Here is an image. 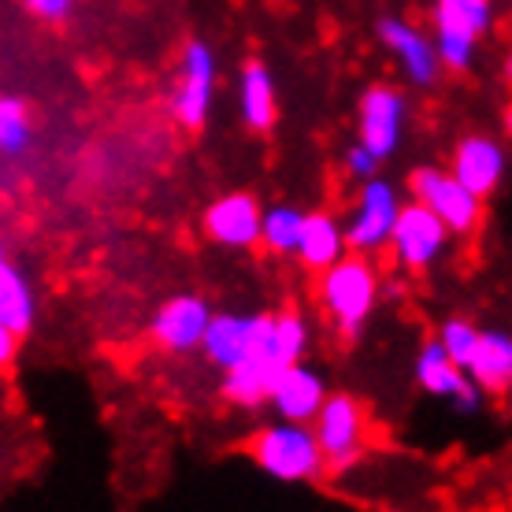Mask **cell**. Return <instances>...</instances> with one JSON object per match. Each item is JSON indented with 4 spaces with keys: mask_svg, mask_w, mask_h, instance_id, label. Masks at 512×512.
<instances>
[{
    "mask_svg": "<svg viewBox=\"0 0 512 512\" xmlns=\"http://www.w3.org/2000/svg\"><path fill=\"white\" fill-rule=\"evenodd\" d=\"M475 338H479V327H475L468 316H449V320L438 323V334H435L438 349H442L457 368L468 364V357H472V349H475Z\"/></svg>",
    "mask_w": 512,
    "mask_h": 512,
    "instance_id": "25",
    "label": "cell"
},
{
    "mask_svg": "<svg viewBox=\"0 0 512 512\" xmlns=\"http://www.w3.org/2000/svg\"><path fill=\"white\" fill-rule=\"evenodd\" d=\"M409 190H412V201L427 208L449 234H461L464 238L483 219V201L464 190L446 167H435V164L416 167L409 175Z\"/></svg>",
    "mask_w": 512,
    "mask_h": 512,
    "instance_id": "7",
    "label": "cell"
},
{
    "mask_svg": "<svg viewBox=\"0 0 512 512\" xmlns=\"http://www.w3.org/2000/svg\"><path fill=\"white\" fill-rule=\"evenodd\" d=\"M312 435L323 453V468L334 475L349 472L368 449V409L346 390H331L312 416Z\"/></svg>",
    "mask_w": 512,
    "mask_h": 512,
    "instance_id": "3",
    "label": "cell"
},
{
    "mask_svg": "<svg viewBox=\"0 0 512 512\" xmlns=\"http://www.w3.org/2000/svg\"><path fill=\"white\" fill-rule=\"evenodd\" d=\"M412 375H416L423 394H431L435 401H446L449 409L461 412V416H475V412L483 409V401H487V394L472 383V375L464 372V368H457L438 349L435 338H427L420 346L416 364H412Z\"/></svg>",
    "mask_w": 512,
    "mask_h": 512,
    "instance_id": "11",
    "label": "cell"
},
{
    "mask_svg": "<svg viewBox=\"0 0 512 512\" xmlns=\"http://www.w3.org/2000/svg\"><path fill=\"white\" fill-rule=\"evenodd\" d=\"M316 301L342 338H360L383 301V275L372 264V256L346 253L331 268L320 271Z\"/></svg>",
    "mask_w": 512,
    "mask_h": 512,
    "instance_id": "1",
    "label": "cell"
},
{
    "mask_svg": "<svg viewBox=\"0 0 512 512\" xmlns=\"http://www.w3.org/2000/svg\"><path fill=\"white\" fill-rule=\"evenodd\" d=\"M260 212L264 205L256 201L253 193L231 190L216 197L201 216V231L216 249L227 253H249L260 242Z\"/></svg>",
    "mask_w": 512,
    "mask_h": 512,
    "instance_id": "13",
    "label": "cell"
},
{
    "mask_svg": "<svg viewBox=\"0 0 512 512\" xmlns=\"http://www.w3.org/2000/svg\"><path fill=\"white\" fill-rule=\"evenodd\" d=\"M449 238L453 234L427 208L409 201V205H401V212H397V223L394 231H390L386 249H390V256H394V264L401 271L423 275V271H431L446 256Z\"/></svg>",
    "mask_w": 512,
    "mask_h": 512,
    "instance_id": "10",
    "label": "cell"
},
{
    "mask_svg": "<svg viewBox=\"0 0 512 512\" xmlns=\"http://www.w3.org/2000/svg\"><path fill=\"white\" fill-rule=\"evenodd\" d=\"M212 320V305L201 294H175L167 297L164 305H156L153 320H149V338L164 353L186 357L201 349V338Z\"/></svg>",
    "mask_w": 512,
    "mask_h": 512,
    "instance_id": "14",
    "label": "cell"
},
{
    "mask_svg": "<svg viewBox=\"0 0 512 512\" xmlns=\"http://www.w3.org/2000/svg\"><path fill=\"white\" fill-rule=\"evenodd\" d=\"M0 320L19 338L34 331V323H38V294L26 279V271L4 253V245H0Z\"/></svg>",
    "mask_w": 512,
    "mask_h": 512,
    "instance_id": "20",
    "label": "cell"
},
{
    "mask_svg": "<svg viewBox=\"0 0 512 512\" xmlns=\"http://www.w3.org/2000/svg\"><path fill=\"white\" fill-rule=\"evenodd\" d=\"M238 112L253 134H268L279 123V86L268 64L249 60L238 78Z\"/></svg>",
    "mask_w": 512,
    "mask_h": 512,
    "instance_id": "17",
    "label": "cell"
},
{
    "mask_svg": "<svg viewBox=\"0 0 512 512\" xmlns=\"http://www.w3.org/2000/svg\"><path fill=\"white\" fill-rule=\"evenodd\" d=\"M30 145H34V119L26 101L15 93H0V156L19 160L30 153Z\"/></svg>",
    "mask_w": 512,
    "mask_h": 512,
    "instance_id": "24",
    "label": "cell"
},
{
    "mask_svg": "<svg viewBox=\"0 0 512 512\" xmlns=\"http://www.w3.org/2000/svg\"><path fill=\"white\" fill-rule=\"evenodd\" d=\"M405 123H409V97L397 86H368L357 104V145L386 164L405 141Z\"/></svg>",
    "mask_w": 512,
    "mask_h": 512,
    "instance_id": "8",
    "label": "cell"
},
{
    "mask_svg": "<svg viewBox=\"0 0 512 512\" xmlns=\"http://www.w3.org/2000/svg\"><path fill=\"white\" fill-rule=\"evenodd\" d=\"M464 372L472 375V383L483 390V394H509L512 386V338L505 331H483L479 327V338H475V349Z\"/></svg>",
    "mask_w": 512,
    "mask_h": 512,
    "instance_id": "18",
    "label": "cell"
},
{
    "mask_svg": "<svg viewBox=\"0 0 512 512\" xmlns=\"http://www.w3.org/2000/svg\"><path fill=\"white\" fill-rule=\"evenodd\" d=\"M305 212L297 205H271L260 212V249L271 256H294Z\"/></svg>",
    "mask_w": 512,
    "mask_h": 512,
    "instance_id": "23",
    "label": "cell"
},
{
    "mask_svg": "<svg viewBox=\"0 0 512 512\" xmlns=\"http://www.w3.org/2000/svg\"><path fill=\"white\" fill-rule=\"evenodd\" d=\"M249 457L260 472L286 483V487H305V483H320L327 468H323V453L316 446V435L308 423L275 420L264 423L253 438H249Z\"/></svg>",
    "mask_w": 512,
    "mask_h": 512,
    "instance_id": "2",
    "label": "cell"
},
{
    "mask_svg": "<svg viewBox=\"0 0 512 512\" xmlns=\"http://www.w3.org/2000/svg\"><path fill=\"white\" fill-rule=\"evenodd\" d=\"M308 346H312V323L301 308H282V312H271V327H268V342L260 349V360H268L275 368H290L297 360L308 357Z\"/></svg>",
    "mask_w": 512,
    "mask_h": 512,
    "instance_id": "21",
    "label": "cell"
},
{
    "mask_svg": "<svg viewBox=\"0 0 512 512\" xmlns=\"http://www.w3.org/2000/svg\"><path fill=\"white\" fill-rule=\"evenodd\" d=\"M435 52L442 71L464 75L494 26V0H435Z\"/></svg>",
    "mask_w": 512,
    "mask_h": 512,
    "instance_id": "4",
    "label": "cell"
},
{
    "mask_svg": "<svg viewBox=\"0 0 512 512\" xmlns=\"http://www.w3.org/2000/svg\"><path fill=\"white\" fill-rule=\"evenodd\" d=\"M375 38H379V45L397 60V67H401V75H405L409 86L427 90V86L438 82L442 64H438L435 41H431V34H423L416 23L397 19V15H383V19L375 23Z\"/></svg>",
    "mask_w": 512,
    "mask_h": 512,
    "instance_id": "12",
    "label": "cell"
},
{
    "mask_svg": "<svg viewBox=\"0 0 512 512\" xmlns=\"http://www.w3.org/2000/svg\"><path fill=\"white\" fill-rule=\"evenodd\" d=\"M401 205H405V201H401L397 186L390 179H383V175L360 182L357 197H353V205H349V216L342 219V234H346L349 253H357V256L383 253Z\"/></svg>",
    "mask_w": 512,
    "mask_h": 512,
    "instance_id": "6",
    "label": "cell"
},
{
    "mask_svg": "<svg viewBox=\"0 0 512 512\" xmlns=\"http://www.w3.org/2000/svg\"><path fill=\"white\" fill-rule=\"evenodd\" d=\"M346 249V234H342V219L334 212H305L301 219V234H297L294 256L308 271L320 275L323 268H331L334 260H342Z\"/></svg>",
    "mask_w": 512,
    "mask_h": 512,
    "instance_id": "19",
    "label": "cell"
},
{
    "mask_svg": "<svg viewBox=\"0 0 512 512\" xmlns=\"http://www.w3.org/2000/svg\"><path fill=\"white\" fill-rule=\"evenodd\" d=\"M19 342H23V338L0 320V372H8V368L15 364V357H19Z\"/></svg>",
    "mask_w": 512,
    "mask_h": 512,
    "instance_id": "28",
    "label": "cell"
},
{
    "mask_svg": "<svg viewBox=\"0 0 512 512\" xmlns=\"http://www.w3.org/2000/svg\"><path fill=\"white\" fill-rule=\"evenodd\" d=\"M342 167H346V175L353 182H368V179H375V175H379V167H383V164H379V160H375L364 145H349Z\"/></svg>",
    "mask_w": 512,
    "mask_h": 512,
    "instance_id": "26",
    "label": "cell"
},
{
    "mask_svg": "<svg viewBox=\"0 0 512 512\" xmlns=\"http://www.w3.org/2000/svg\"><path fill=\"white\" fill-rule=\"evenodd\" d=\"M331 394V386L323 379L320 368H312L305 360H297L290 368H282L271 383L268 405L275 409L279 420L290 423H312V416L320 412L323 397Z\"/></svg>",
    "mask_w": 512,
    "mask_h": 512,
    "instance_id": "16",
    "label": "cell"
},
{
    "mask_svg": "<svg viewBox=\"0 0 512 512\" xmlns=\"http://www.w3.org/2000/svg\"><path fill=\"white\" fill-rule=\"evenodd\" d=\"M271 312H212L201 338V353L216 372H231L245 360L260 357L268 342Z\"/></svg>",
    "mask_w": 512,
    "mask_h": 512,
    "instance_id": "9",
    "label": "cell"
},
{
    "mask_svg": "<svg viewBox=\"0 0 512 512\" xmlns=\"http://www.w3.org/2000/svg\"><path fill=\"white\" fill-rule=\"evenodd\" d=\"M216 86H219L216 49L201 38L186 41L175 82H171V93H167V112H171V119L182 130H201L208 123V116H212V108H216Z\"/></svg>",
    "mask_w": 512,
    "mask_h": 512,
    "instance_id": "5",
    "label": "cell"
},
{
    "mask_svg": "<svg viewBox=\"0 0 512 512\" xmlns=\"http://www.w3.org/2000/svg\"><path fill=\"white\" fill-rule=\"evenodd\" d=\"M219 375H223V379H219L223 401L242 412H256L260 405H268L271 383H275L279 368L268 364V360L253 357V360H245V364H238V368H231V372H219Z\"/></svg>",
    "mask_w": 512,
    "mask_h": 512,
    "instance_id": "22",
    "label": "cell"
},
{
    "mask_svg": "<svg viewBox=\"0 0 512 512\" xmlns=\"http://www.w3.org/2000/svg\"><path fill=\"white\" fill-rule=\"evenodd\" d=\"M464 190L487 201L490 193L501 190L505 171H509V153L494 134H464L453 149V164L446 167Z\"/></svg>",
    "mask_w": 512,
    "mask_h": 512,
    "instance_id": "15",
    "label": "cell"
},
{
    "mask_svg": "<svg viewBox=\"0 0 512 512\" xmlns=\"http://www.w3.org/2000/svg\"><path fill=\"white\" fill-rule=\"evenodd\" d=\"M78 0H23V8L41 23H64L67 15L75 12Z\"/></svg>",
    "mask_w": 512,
    "mask_h": 512,
    "instance_id": "27",
    "label": "cell"
}]
</instances>
